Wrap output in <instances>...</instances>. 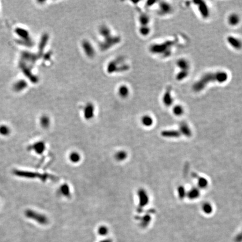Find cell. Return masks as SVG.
<instances>
[{
	"instance_id": "83f0119b",
	"label": "cell",
	"mask_w": 242,
	"mask_h": 242,
	"mask_svg": "<svg viewBox=\"0 0 242 242\" xmlns=\"http://www.w3.org/2000/svg\"><path fill=\"white\" fill-rule=\"evenodd\" d=\"M202 209L204 213L207 214L211 213L213 211V207L208 203L204 204L202 206Z\"/></svg>"
},
{
	"instance_id": "9a60e30c",
	"label": "cell",
	"mask_w": 242,
	"mask_h": 242,
	"mask_svg": "<svg viewBox=\"0 0 242 242\" xmlns=\"http://www.w3.org/2000/svg\"><path fill=\"white\" fill-rule=\"evenodd\" d=\"M127 157V154L124 150H120L116 153L114 158L117 161H122L125 160Z\"/></svg>"
},
{
	"instance_id": "f546056e",
	"label": "cell",
	"mask_w": 242,
	"mask_h": 242,
	"mask_svg": "<svg viewBox=\"0 0 242 242\" xmlns=\"http://www.w3.org/2000/svg\"><path fill=\"white\" fill-rule=\"evenodd\" d=\"M10 133L9 128L6 125L0 126V134L3 136H6Z\"/></svg>"
},
{
	"instance_id": "4316f807",
	"label": "cell",
	"mask_w": 242,
	"mask_h": 242,
	"mask_svg": "<svg viewBox=\"0 0 242 242\" xmlns=\"http://www.w3.org/2000/svg\"><path fill=\"white\" fill-rule=\"evenodd\" d=\"M49 119L47 116H43L40 119V124L44 128H47L49 125Z\"/></svg>"
},
{
	"instance_id": "4dcf8cb0",
	"label": "cell",
	"mask_w": 242,
	"mask_h": 242,
	"mask_svg": "<svg viewBox=\"0 0 242 242\" xmlns=\"http://www.w3.org/2000/svg\"><path fill=\"white\" fill-rule=\"evenodd\" d=\"M140 31L141 34L144 36H147V34H149L150 32L149 27H147V26H142Z\"/></svg>"
},
{
	"instance_id": "44dd1931",
	"label": "cell",
	"mask_w": 242,
	"mask_h": 242,
	"mask_svg": "<svg viewBox=\"0 0 242 242\" xmlns=\"http://www.w3.org/2000/svg\"><path fill=\"white\" fill-rule=\"evenodd\" d=\"M173 113L176 116H180L184 113V108L180 105H176L173 108Z\"/></svg>"
},
{
	"instance_id": "e0dca14e",
	"label": "cell",
	"mask_w": 242,
	"mask_h": 242,
	"mask_svg": "<svg viewBox=\"0 0 242 242\" xmlns=\"http://www.w3.org/2000/svg\"><path fill=\"white\" fill-rule=\"evenodd\" d=\"M45 144L43 143V142H39L36 143L34 144V145L33 146V149L34 150V151L36 152V153L38 154H42L43 152L45 151Z\"/></svg>"
},
{
	"instance_id": "7402d4cb",
	"label": "cell",
	"mask_w": 242,
	"mask_h": 242,
	"mask_svg": "<svg viewBox=\"0 0 242 242\" xmlns=\"http://www.w3.org/2000/svg\"><path fill=\"white\" fill-rule=\"evenodd\" d=\"M189 71H180L176 76V79L178 81H182L186 79L189 75Z\"/></svg>"
},
{
	"instance_id": "cb8c5ba5",
	"label": "cell",
	"mask_w": 242,
	"mask_h": 242,
	"mask_svg": "<svg viewBox=\"0 0 242 242\" xmlns=\"http://www.w3.org/2000/svg\"><path fill=\"white\" fill-rule=\"evenodd\" d=\"M60 192L64 196H68L70 194V188L67 184H63L60 187Z\"/></svg>"
},
{
	"instance_id": "2e32d148",
	"label": "cell",
	"mask_w": 242,
	"mask_h": 242,
	"mask_svg": "<svg viewBox=\"0 0 242 242\" xmlns=\"http://www.w3.org/2000/svg\"><path fill=\"white\" fill-rule=\"evenodd\" d=\"M141 123L144 126L150 127L153 124L152 117L148 115L143 116L141 118Z\"/></svg>"
},
{
	"instance_id": "52a82bcc",
	"label": "cell",
	"mask_w": 242,
	"mask_h": 242,
	"mask_svg": "<svg viewBox=\"0 0 242 242\" xmlns=\"http://www.w3.org/2000/svg\"><path fill=\"white\" fill-rule=\"evenodd\" d=\"M138 196L139 198V206L143 207L149 203V196L147 192L143 189H140L138 191Z\"/></svg>"
},
{
	"instance_id": "8fae6325",
	"label": "cell",
	"mask_w": 242,
	"mask_h": 242,
	"mask_svg": "<svg viewBox=\"0 0 242 242\" xmlns=\"http://www.w3.org/2000/svg\"><path fill=\"white\" fill-rule=\"evenodd\" d=\"M179 132L180 134H182L187 137H190L192 135V132L189 127L185 122H182L180 124Z\"/></svg>"
},
{
	"instance_id": "ac0fdd59",
	"label": "cell",
	"mask_w": 242,
	"mask_h": 242,
	"mask_svg": "<svg viewBox=\"0 0 242 242\" xmlns=\"http://www.w3.org/2000/svg\"><path fill=\"white\" fill-rule=\"evenodd\" d=\"M69 159L73 163H77L81 160L80 155L77 152H73L69 155Z\"/></svg>"
},
{
	"instance_id": "484cf974",
	"label": "cell",
	"mask_w": 242,
	"mask_h": 242,
	"mask_svg": "<svg viewBox=\"0 0 242 242\" xmlns=\"http://www.w3.org/2000/svg\"><path fill=\"white\" fill-rule=\"evenodd\" d=\"M108 228L106 226H100L98 229V233L101 236H105L108 233Z\"/></svg>"
},
{
	"instance_id": "f1b7e54d",
	"label": "cell",
	"mask_w": 242,
	"mask_h": 242,
	"mask_svg": "<svg viewBox=\"0 0 242 242\" xmlns=\"http://www.w3.org/2000/svg\"><path fill=\"white\" fill-rule=\"evenodd\" d=\"M150 220H151V217L149 215H146L143 217V220H141V225L143 227L146 226L150 223Z\"/></svg>"
},
{
	"instance_id": "1f68e13d",
	"label": "cell",
	"mask_w": 242,
	"mask_h": 242,
	"mask_svg": "<svg viewBox=\"0 0 242 242\" xmlns=\"http://www.w3.org/2000/svg\"><path fill=\"white\" fill-rule=\"evenodd\" d=\"M178 195L180 199H183V198H184V196L186 195V191L184 188L182 186H180L178 188Z\"/></svg>"
},
{
	"instance_id": "603a6c76",
	"label": "cell",
	"mask_w": 242,
	"mask_h": 242,
	"mask_svg": "<svg viewBox=\"0 0 242 242\" xmlns=\"http://www.w3.org/2000/svg\"><path fill=\"white\" fill-rule=\"evenodd\" d=\"M118 92H119V95L121 97H123V98L127 97L128 95V94H129L128 89L125 86H120V88H119V90H118Z\"/></svg>"
},
{
	"instance_id": "5bb4252c",
	"label": "cell",
	"mask_w": 242,
	"mask_h": 242,
	"mask_svg": "<svg viewBox=\"0 0 242 242\" xmlns=\"http://www.w3.org/2000/svg\"><path fill=\"white\" fill-rule=\"evenodd\" d=\"M192 176L198 180V185L200 188H205L207 186L208 182L207 179L203 177H199L195 173H192Z\"/></svg>"
},
{
	"instance_id": "d6986e66",
	"label": "cell",
	"mask_w": 242,
	"mask_h": 242,
	"mask_svg": "<svg viewBox=\"0 0 242 242\" xmlns=\"http://www.w3.org/2000/svg\"><path fill=\"white\" fill-rule=\"evenodd\" d=\"M83 48L85 51V52L87 55L90 57L93 56L94 55V50L91 47V45L88 42H85L83 43Z\"/></svg>"
},
{
	"instance_id": "ffe728a7",
	"label": "cell",
	"mask_w": 242,
	"mask_h": 242,
	"mask_svg": "<svg viewBox=\"0 0 242 242\" xmlns=\"http://www.w3.org/2000/svg\"><path fill=\"white\" fill-rule=\"evenodd\" d=\"M199 196V191L197 188L191 189L188 193V197L189 199H196Z\"/></svg>"
},
{
	"instance_id": "3957f363",
	"label": "cell",
	"mask_w": 242,
	"mask_h": 242,
	"mask_svg": "<svg viewBox=\"0 0 242 242\" xmlns=\"http://www.w3.org/2000/svg\"><path fill=\"white\" fill-rule=\"evenodd\" d=\"M25 215L29 219H33L37 223L42 225H45L48 223V219L45 215L36 213L33 210H27L25 213Z\"/></svg>"
},
{
	"instance_id": "ba28073f",
	"label": "cell",
	"mask_w": 242,
	"mask_h": 242,
	"mask_svg": "<svg viewBox=\"0 0 242 242\" xmlns=\"http://www.w3.org/2000/svg\"><path fill=\"white\" fill-rule=\"evenodd\" d=\"M173 10L172 7L169 3L166 2H161L159 5V12L162 15L170 14Z\"/></svg>"
},
{
	"instance_id": "7a4b0ae2",
	"label": "cell",
	"mask_w": 242,
	"mask_h": 242,
	"mask_svg": "<svg viewBox=\"0 0 242 242\" xmlns=\"http://www.w3.org/2000/svg\"><path fill=\"white\" fill-rule=\"evenodd\" d=\"M176 44V40H167L160 44L152 45L150 47V51L152 53L162 54L164 57H167L171 55L172 48Z\"/></svg>"
},
{
	"instance_id": "277c9868",
	"label": "cell",
	"mask_w": 242,
	"mask_h": 242,
	"mask_svg": "<svg viewBox=\"0 0 242 242\" xmlns=\"http://www.w3.org/2000/svg\"><path fill=\"white\" fill-rule=\"evenodd\" d=\"M194 2L196 3V4L198 6V11L200 14L201 15V16H202V18L204 19L208 18V16H210V11H209V9L207 5H206V3L204 1H195Z\"/></svg>"
},
{
	"instance_id": "7c38bea8",
	"label": "cell",
	"mask_w": 242,
	"mask_h": 242,
	"mask_svg": "<svg viewBox=\"0 0 242 242\" xmlns=\"http://www.w3.org/2000/svg\"><path fill=\"white\" fill-rule=\"evenodd\" d=\"M84 116L87 119H90L94 116V107L92 104H88L84 110Z\"/></svg>"
},
{
	"instance_id": "5b68a950",
	"label": "cell",
	"mask_w": 242,
	"mask_h": 242,
	"mask_svg": "<svg viewBox=\"0 0 242 242\" xmlns=\"http://www.w3.org/2000/svg\"><path fill=\"white\" fill-rule=\"evenodd\" d=\"M226 40L229 45L236 50H240L242 48V41L238 38L234 36H228Z\"/></svg>"
},
{
	"instance_id": "9c48e42d",
	"label": "cell",
	"mask_w": 242,
	"mask_h": 242,
	"mask_svg": "<svg viewBox=\"0 0 242 242\" xmlns=\"http://www.w3.org/2000/svg\"><path fill=\"white\" fill-rule=\"evenodd\" d=\"M240 16L238 14L236 13H232L228 18V24L232 27H235L239 24L240 23Z\"/></svg>"
},
{
	"instance_id": "8992f818",
	"label": "cell",
	"mask_w": 242,
	"mask_h": 242,
	"mask_svg": "<svg viewBox=\"0 0 242 242\" xmlns=\"http://www.w3.org/2000/svg\"><path fill=\"white\" fill-rule=\"evenodd\" d=\"M162 103L167 107H170L172 105L173 98L171 95V87H168L165 90L162 97Z\"/></svg>"
},
{
	"instance_id": "4fadbf2b",
	"label": "cell",
	"mask_w": 242,
	"mask_h": 242,
	"mask_svg": "<svg viewBox=\"0 0 242 242\" xmlns=\"http://www.w3.org/2000/svg\"><path fill=\"white\" fill-rule=\"evenodd\" d=\"M161 135L165 137H178L180 136V134L178 131L169 130L162 131Z\"/></svg>"
},
{
	"instance_id": "e575fe53",
	"label": "cell",
	"mask_w": 242,
	"mask_h": 242,
	"mask_svg": "<svg viewBox=\"0 0 242 242\" xmlns=\"http://www.w3.org/2000/svg\"><path fill=\"white\" fill-rule=\"evenodd\" d=\"M100 242H112V241L110 239H105V240H103Z\"/></svg>"
},
{
	"instance_id": "d4e9b609",
	"label": "cell",
	"mask_w": 242,
	"mask_h": 242,
	"mask_svg": "<svg viewBox=\"0 0 242 242\" xmlns=\"http://www.w3.org/2000/svg\"><path fill=\"white\" fill-rule=\"evenodd\" d=\"M140 21L142 26H147L149 23V18L146 14H143L140 18Z\"/></svg>"
},
{
	"instance_id": "836d02e7",
	"label": "cell",
	"mask_w": 242,
	"mask_h": 242,
	"mask_svg": "<svg viewBox=\"0 0 242 242\" xmlns=\"http://www.w3.org/2000/svg\"><path fill=\"white\" fill-rule=\"evenodd\" d=\"M235 241H236V242H242V233H241V234H240L239 235H238L237 237V238H236V239H235Z\"/></svg>"
},
{
	"instance_id": "d6a6232c",
	"label": "cell",
	"mask_w": 242,
	"mask_h": 242,
	"mask_svg": "<svg viewBox=\"0 0 242 242\" xmlns=\"http://www.w3.org/2000/svg\"><path fill=\"white\" fill-rule=\"evenodd\" d=\"M26 86V84L24 81H20L18 82L15 85L16 89H18V90H20V89H24Z\"/></svg>"
},
{
	"instance_id": "6da1fadb",
	"label": "cell",
	"mask_w": 242,
	"mask_h": 242,
	"mask_svg": "<svg viewBox=\"0 0 242 242\" xmlns=\"http://www.w3.org/2000/svg\"><path fill=\"white\" fill-rule=\"evenodd\" d=\"M228 79V74L224 71L205 73L193 84L192 89L195 92L198 93L204 89L210 83L217 82L222 84L226 82Z\"/></svg>"
},
{
	"instance_id": "30bf717a",
	"label": "cell",
	"mask_w": 242,
	"mask_h": 242,
	"mask_svg": "<svg viewBox=\"0 0 242 242\" xmlns=\"http://www.w3.org/2000/svg\"><path fill=\"white\" fill-rule=\"evenodd\" d=\"M177 66L180 71H189L190 69V64L187 60L185 58H180L177 62Z\"/></svg>"
}]
</instances>
